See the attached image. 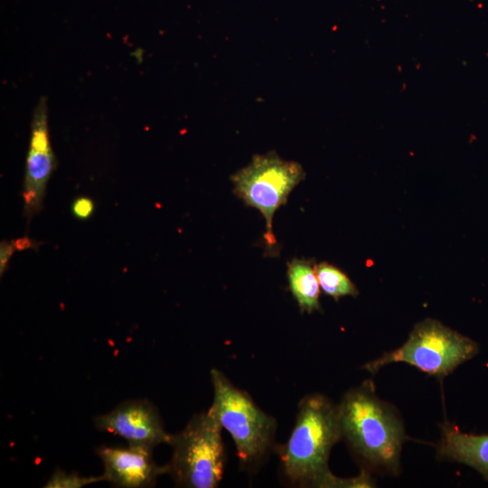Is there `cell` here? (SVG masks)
Wrapping results in <instances>:
<instances>
[{
    "instance_id": "cell-1",
    "label": "cell",
    "mask_w": 488,
    "mask_h": 488,
    "mask_svg": "<svg viewBox=\"0 0 488 488\" xmlns=\"http://www.w3.org/2000/svg\"><path fill=\"white\" fill-rule=\"evenodd\" d=\"M343 439L361 469L397 475L406 440L397 410L375 393L368 380L345 392L337 405Z\"/></svg>"
},
{
    "instance_id": "cell-2",
    "label": "cell",
    "mask_w": 488,
    "mask_h": 488,
    "mask_svg": "<svg viewBox=\"0 0 488 488\" xmlns=\"http://www.w3.org/2000/svg\"><path fill=\"white\" fill-rule=\"evenodd\" d=\"M340 440L337 405L320 393L303 397L287 441L276 449L284 478L296 487L340 488L342 477L329 468L332 448Z\"/></svg>"
},
{
    "instance_id": "cell-3",
    "label": "cell",
    "mask_w": 488,
    "mask_h": 488,
    "mask_svg": "<svg viewBox=\"0 0 488 488\" xmlns=\"http://www.w3.org/2000/svg\"><path fill=\"white\" fill-rule=\"evenodd\" d=\"M213 399L209 411L234 442L239 465L253 474L277 449V421L218 369L211 370Z\"/></svg>"
},
{
    "instance_id": "cell-4",
    "label": "cell",
    "mask_w": 488,
    "mask_h": 488,
    "mask_svg": "<svg viewBox=\"0 0 488 488\" xmlns=\"http://www.w3.org/2000/svg\"><path fill=\"white\" fill-rule=\"evenodd\" d=\"M222 427L209 411L195 414L168 445L172 457L167 474L176 485L186 488H215L223 476L225 454Z\"/></svg>"
},
{
    "instance_id": "cell-5",
    "label": "cell",
    "mask_w": 488,
    "mask_h": 488,
    "mask_svg": "<svg viewBox=\"0 0 488 488\" xmlns=\"http://www.w3.org/2000/svg\"><path fill=\"white\" fill-rule=\"evenodd\" d=\"M478 351V344L471 338L436 319L426 318L413 327L401 346L367 362L363 369L376 373L389 363L405 362L443 379Z\"/></svg>"
},
{
    "instance_id": "cell-6",
    "label": "cell",
    "mask_w": 488,
    "mask_h": 488,
    "mask_svg": "<svg viewBox=\"0 0 488 488\" xmlns=\"http://www.w3.org/2000/svg\"><path fill=\"white\" fill-rule=\"evenodd\" d=\"M305 176L300 164L285 160L275 152L254 155L248 165L231 176L234 193L263 215L267 246L277 244L273 232L276 211L287 202L290 192Z\"/></svg>"
},
{
    "instance_id": "cell-7",
    "label": "cell",
    "mask_w": 488,
    "mask_h": 488,
    "mask_svg": "<svg viewBox=\"0 0 488 488\" xmlns=\"http://www.w3.org/2000/svg\"><path fill=\"white\" fill-rule=\"evenodd\" d=\"M52 149L47 99L42 97L33 111L23 191V215L30 221L42 208L46 186L55 169Z\"/></svg>"
},
{
    "instance_id": "cell-8",
    "label": "cell",
    "mask_w": 488,
    "mask_h": 488,
    "mask_svg": "<svg viewBox=\"0 0 488 488\" xmlns=\"http://www.w3.org/2000/svg\"><path fill=\"white\" fill-rule=\"evenodd\" d=\"M101 431L117 435L129 446L154 450L160 444H168L171 434L164 430L156 407L147 399H128L111 411L94 418Z\"/></svg>"
},
{
    "instance_id": "cell-9",
    "label": "cell",
    "mask_w": 488,
    "mask_h": 488,
    "mask_svg": "<svg viewBox=\"0 0 488 488\" xmlns=\"http://www.w3.org/2000/svg\"><path fill=\"white\" fill-rule=\"evenodd\" d=\"M96 451L104 465V481L114 486L151 487L160 475L167 474V465H158L153 458L152 449L101 446Z\"/></svg>"
},
{
    "instance_id": "cell-10",
    "label": "cell",
    "mask_w": 488,
    "mask_h": 488,
    "mask_svg": "<svg viewBox=\"0 0 488 488\" xmlns=\"http://www.w3.org/2000/svg\"><path fill=\"white\" fill-rule=\"evenodd\" d=\"M436 448L439 459L466 465L488 480V434L465 433L446 421L440 426Z\"/></svg>"
},
{
    "instance_id": "cell-11",
    "label": "cell",
    "mask_w": 488,
    "mask_h": 488,
    "mask_svg": "<svg viewBox=\"0 0 488 488\" xmlns=\"http://www.w3.org/2000/svg\"><path fill=\"white\" fill-rule=\"evenodd\" d=\"M289 289L301 312L311 314L321 310V287L315 265L310 260L294 258L287 265Z\"/></svg>"
},
{
    "instance_id": "cell-12",
    "label": "cell",
    "mask_w": 488,
    "mask_h": 488,
    "mask_svg": "<svg viewBox=\"0 0 488 488\" xmlns=\"http://www.w3.org/2000/svg\"><path fill=\"white\" fill-rule=\"evenodd\" d=\"M321 289L338 301L343 296H357L359 291L350 277L335 266L327 262L315 265Z\"/></svg>"
},
{
    "instance_id": "cell-13",
    "label": "cell",
    "mask_w": 488,
    "mask_h": 488,
    "mask_svg": "<svg viewBox=\"0 0 488 488\" xmlns=\"http://www.w3.org/2000/svg\"><path fill=\"white\" fill-rule=\"evenodd\" d=\"M104 478L99 476H81L79 474L66 473L62 470L53 472L50 479L45 483L47 488H80L90 483L103 482Z\"/></svg>"
},
{
    "instance_id": "cell-14",
    "label": "cell",
    "mask_w": 488,
    "mask_h": 488,
    "mask_svg": "<svg viewBox=\"0 0 488 488\" xmlns=\"http://www.w3.org/2000/svg\"><path fill=\"white\" fill-rule=\"evenodd\" d=\"M95 210L93 201L86 196L76 198L71 204V212L79 220H87L91 217Z\"/></svg>"
},
{
    "instance_id": "cell-15",
    "label": "cell",
    "mask_w": 488,
    "mask_h": 488,
    "mask_svg": "<svg viewBox=\"0 0 488 488\" xmlns=\"http://www.w3.org/2000/svg\"><path fill=\"white\" fill-rule=\"evenodd\" d=\"M16 248L14 245V240L12 241H6L4 240L1 242L0 245V273L1 276L5 272L10 258L14 251H16Z\"/></svg>"
}]
</instances>
